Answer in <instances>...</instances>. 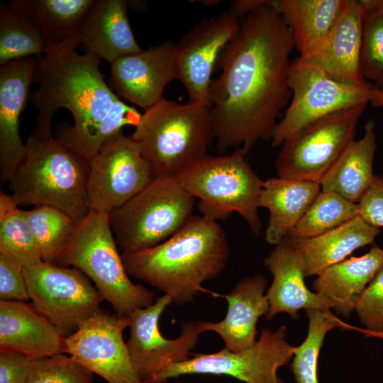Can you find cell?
I'll use <instances>...</instances> for the list:
<instances>
[{
	"mask_svg": "<svg viewBox=\"0 0 383 383\" xmlns=\"http://www.w3.org/2000/svg\"><path fill=\"white\" fill-rule=\"evenodd\" d=\"M264 265L273 275L272 283L266 293L269 303L267 320L279 313H286L297 319L300 309L331 311L318 294L306 286L301 261L287 238L275 245L265 258Z\"/></svg>",
	"mask_w": 383,
	"mask_h": 383,
	"instance_id": "7402d4cb",
	"label": "cell"
},
{
	"mask_svg": "<svg viewBox=\"0 0 383 383\" xmlns=\"http://www.w3.org/2000/svg\"><path fill=\"white\" fill-rule=\"evenodd\" d=\"M370 102L374 107L383 106V90L375 88L371 95Z\"/></svg>",
	"mask_w": 383,
	"mask_h": 383,
	"instance_id": "ee69618b",
	"label": "cell"
},
{
	"mask_svg": "<svg viewBox=\"0 0 383 383\" xmlns=\"http://www.w3.org/2000/svg\"><path fill=\"white\" fill-rule=\"evenodd\" d=\"M366 13H383V0H360Z\"/></svg>",
	"mask_w": 383,
	"mask_h": 383,
	"instance_id": "7bdbcfd3",
	"label": "cell"
},
{
	"mask_svg": "<svg viewBox=\"0 0 383 383\" xmlns=\"http://www.w3.org/2000/svg\"><path fill=\"white\" fill-rule=\"evenodd\" d=\"M360 67L363 77L383 90V13H367L361 47Z\"/></svg>",
	"mask_w": 383,
	"mask_h": 383,
	"instance_id": "8d00e7d4",
	"label": "cell"
},
{
	"mask_svg": "<svg viewBox=\"0 0 383 383\" xmlns=\"http://www.w3.org/2000/svg\"><path fill=\"white\" fill-rule=\"evenodd\" d=\"M0 299L19 301L30 299L23 267L2 255H0Z\"/></svg>",
	"mask_w": 383,
	"mask_h": 383,
	"instance_id": "f35d334b",
	"label": "cell"
},
{
	"mask_svg": "<svg viewBox=\"0 0 383 383\" xmlns=\"http://www.w3.org/2000/svg\"><path fill=\"white\" fill-rule=\"evenodd\" d=\"M306 314L309 318L308 333L304 341L296 346L291 365L296 383H318V356L324 338L331 330H355L367 337H375L365 328L345 323L331 311L308 309Z\"/></svg>",
	"mask_w": 383,
	"mask_h": 383,
	"instance_id": "4dcf8cb0",
	"label": "cell"
},
{
	"mask_svg": "<svg viewBox=\"0 0 383 383\" xmlns=\"http://www.w3.org/2000/svg\"><path fill=\"white\" fill-rule=\"evenodd\" d=\"M346 0H270L291 28L294 44L305 55L317 48L341 16Z\"/></svg>",
	"mask_w": 383,
	"mask_h": 383,
	"instance_id": "f1b7e54d",
	"label": "cell"
},
{
	"mask_svg": "<svg viewBox=\"0 0 383 383\" xmlns=\"http://www.w3.org/2000/svg\"><path fill=\"white\" fill-rule=\"evenodd\" d=\"M240 25L239 18L228 11L200 22L175 43L177 79L185 87L188 101L209 106L208 92L213 72L221 52Z\"/></svg>",
	"mask_w": 383,
	"mask_h": 383,
	"instance_id": "2e32d148",
	"label": "cell"
},
{
	"mask_svg": "<svg viewBox=\"0 0 383 383\" xmlns=\"http://www.w3.org/2000/svg\"><path fill=\"white\" fill-rule=\"evenodd\" d=\"M367 104L319 118L287 139L275 162L279 177L321 180L355 140L358 121Z\"/></svg>",
	"mask_w": 383,
	"mask_h": 383,
	"instance_id": "9c48e42d",
	"label": "cell"
},
{
	"mask_svg": "<svg viewBox=\"0 0 383 383\" xmlns=\"http://www.w3.org/2000/svg\"><path fill=\"white\" fill-rule=\"evenodd\" d=\"M269 0H239L231 4L229 11L237 16L247 14L267 5Z\"/></svg>",
	"mask_w": 383,
	"mask_h": 383,
	"instance_id": "b9f144b4",
	"label": "cell"
},
{
	"mask_svg": "<svg viewBox=\"0 0 383 383\" xmlns=\"http://www.w3.org/2000/svg\"><path fill=\"white\" fill-rule=\"evenodd\" d=\"M358 216V204L335 192L322 191L287 238L304 240L336 228Z\"/></svg>",
	"mask_w": 383,
	"mask_h": 383,
	"instance_id": "836d02e7",
	"label": "cell"
},
{
	"mask_svg": "<svg viewBox=\"0 0 383 383\" xmlns=\"http://www.w3.org/2000/svg\"><path fill=\"white\" fill-rule=\"evenodd\" d=\"M174 45L166 41L115 60L110 64L111 89L145 110L161 101L165 87L177 79Z\"/></svg>",
	"mask_w": 383,
	"mask_h": 383,
	"instance_id": "e0dca14e",
	"label": "cell"
},
{
	"mask_svg": "<svg viewBox=\"0 0 383 383\" xmlns=\"http://www.w3.org/2000/svg\"><path fill=\"white\" fill-rule=\"evenodd\" d=\"M366 16L359 1L346 0L341 16L324 40L297 60L337 82L357 87H370L363 77L360 67Z\"/></svg>",
	"mask_w": 383,
	"mask_h": 383,
	"instance_id": "ac0fdd59",
	"label": "cell"
},
{
	"mask_svg": "<svg viewBox=\"0 0 383 383\" xmlns=\"http://www.w3.org/2000/svg\"><path fill=\"white\" fill-rule=\"evenodd\" d=\"M230 248L218 221L192 216L170 238L148 249L121 254L130 277L143 281L182 306L201 292L202 284L226 268Z\"/></svg>",
	"mask_w": 383,
	"mask_h": 383,
	"instance_id": "7a4b0ae2",
	"label": "cell"
},
{
	"mask_svg": "<svg viewBox=\"0 0 383 383\" xmlns=\"http://www.w3.org/2000/svg\"><path fill=\"white\" fill-rule=\"evenodd\" d=\"M18 206L11 195L0 192V255L26 268L43 260L26 211Z\"/></svg>",
	"mask_w": 383,
	"mask_h": 383,
	"instance_id": "f546056e",
	"label": "cell"
},
{
	"mask_svg": "<svg viewBox=\"0 0 383 383\" xmlns=\"http://www.w3.org/2000/svg\"><path fill=\"white\" fill-rule=\"evenodd\" d=\"M194 199L175 176L152 178L109 214L121 254L148 249L170 238L192 216Z\"/></svg>",
	"mask_w": 383,
	"mask_h": 383,
	"instance_id": "ba28073f",
	"label": "cell"
},
{
	"mask_svg": "<svg viewBox=\"0 0 383 383\" xmlns=\"http://www.w3.org/2000/svg\"><path fill=\"white\" fill-rule=\"evenodd\" d=\"M125 0H94L79 32L84 50L110 64L143 50L135 39Z\"/></svg>",
	"mask_w": 383,
	"mask_h": 383,
	"instance_id": "603a6c76",
	"label": "cell"
},
{
	"mask_svg": "<svg viewBox=\"0 0 383 383\" xmlns=\"http://www.w3.org/2000/svg\"><path fill=\"white\" fill-rule=\"evenodd\" d=\"M141 115L135 108L118 98L106 116L87 133L60 141L89 161L109 140L122 131L124 126H136Z\"/></svg>",
	"mask_w": 383,
	"mask_h": 383,
	"instance_id": "e575fe53",
	"label": "cell"
},
{
	"mask_svg": "<svg viewBox=\"0 0 383 383\" xmlns=\"http://www.w3.org/2000/svg\"><path fill=\"white\" fill-rule=\"evenodd\" d=\"M287 327L263 328L256 343L240 352L223 348L209 354H194L187 360L164 368L150 383H167L187 374L231 376L245 383H284L278 370L293 357L296 346L286 340Z\"/></svg>",
	"mask_w": 383,
	"mask_h": 383,
	"instance_id": "30bf717a",
	"label": "cell"
},
{
	"mask_svg": "<svg viewBox=\"0 0 383 383\" xmlns=\"http://www.w3.org/2000/svg\"><path fill=\"white\" fill-rule=\"evenodd\" d=\"M376 148L375 123L370 118L365 126L363 136L350 143L321 180V190L335 192L357 204L375 177Z\"/></svg>",
	"mask_w": 383,
	"mask_h": 383,
	"instance_id": "4316f807",
	"label": "cell"
},
{
	"mask_svg": "<svg viewBox=\"0 0 383 383\" xmlns=\"http://www.w3.org/2000/svg\"><path fill=\"white\" fill-rule=\"evenodd\" d=\"M47 41L39 28L9 4L0 8V66L11 61L43 55Z\"/></svg>",
	"mask_w": 383,
	"mask_h": 383,
	"instance_id": "d6a6232c",
	"label": "cell"
},
{
	"mask_svg": "<svg viewBox=\"0 0 383 383\" xmlns=\"http://www.w3.org/2000/svg\"><path fill=\"white\" fill-rule=\"evenodd\" d=\"M27 383H94L93 373L70 355L35 359Z\"/></svg>",
	"mask_w": 383,
	"mask_h": 383,
	"instance_id": "d590c367",
	"label": "cell"
},
{
	"mask_svg": "<svg viewBox=\"0 0 383 383\" xmlns=\"http://www.w3.org/2000/svg\"><path fill=\"white\" fill-rule=\"evenodd\" d=\"M321 190L316 182L272 177L264 181L259 206L269 211L265 240L277 245L286 239Z\"/></svg>",
	"mask_w": 383,
	"mask_h": 383,
	"instance_id": "d4e9b609",
	"label": "cell"
},
{
	"mask_svg": "<svg viewBox=\"0 0 383 383\" xmlns=\"http://www.w3.org/2000/svg\"><path fill=\"white\" fill-rule=\"evenodd\" d=\"M355 311L365 329L383 339V265L363 291Z\"/></svg>",
	"mask_w": 383,
	"mask_h": 383,
	"instance_id": "74e56055",
	"label": "cell"
},
{
	"mask_svg": "<svg viewBox=\"0 0 383 383\" xmlns=\"http://www.w3.org/2000/svg\"><path fill=\"white\" fill-rule=\"evenodd\" d=\"M358 204V216L369 225L383 227V175H375L373 182Z\"/></svg>",
	"mask_w": 383,
	"mask_h": 383,
	"instance_id": "ab89813d",
	"label": "cell"
},
{
	"mask_svg": "<svg viewBox=\"0 0 383 383\" xmlns=\"http://www.w3.org/2000/svg\"><path fill=\"white\" fill-rule=\"evenodd\" d=\"M94 0H13L8 4L30 19L55 47L81 44L79 32Z\"/></svg>",
	"mask_w": 383,
	"mask_h": 383,
	"instance_id": "83f0119b",
	"label": "cell"
},
{
	"mask_svg": "<svg viewBox=\"0 0 383 383\" xmlns=\"http://www.w3.org/2000/svg\"><path fill=\"white\" fill-rule=\"evenodd\" d=\"M383 265V250L372 247L325 269L313 282L316 293L330 310L349 318L363 291Z\"/></svg>",
	"mask_w": 383,
	"mask_h": 383,
	"instance_id": "cb8c5ba5",
	"label": "cell"
},
{
	"mask_svg": "<svg viewBox=\"0 0 383 383\" xmlns=\"http://www.w3.org/2000/svg\"><path fill=\"white\" fill-rule=\"evenodd\" d=\"M23 271L31 304L64 338L102 311V295L79 270L42 261Z\"/></svg>",
	"mask_w": 383,
	"mask_h": 383,
	"instance_id": "8fae6325",
	"label": "cell"
},
{
	"mask_svg": "<svg viewBox=\"0 0 383 383\" xmlns=\"http://www.w3.org/2000/svg\"><path fill=\"white\" fill-rule=\"evenodd\" d=\"M10 188L17 205L47 206L79 223L90 211L87 196L89 161L54 138L35 128Z\"/></svg>",
	"mask_w": 383,
	"mask_h": 383,
	"instance_id": "277c9868",
	"label": "cell"
},
{
	"mask_svg": "<svg viewBox=\"0 0 383 383\" xmlns=\"http://www.w3.org/2000/svg\"><path fill=\"white\" fill-rule=\"evenodd\" d=\"M26 216L43 262L57 265L76 232L77 223L60 209L43 206Z\"/></svg>",
	"mask_w": 383,
	"mask_h": 383,
	"instance_id": "1f68e13d",
	"label": "cell"
},
{
	"mask_svg": "<svg viewBox=\"0 0 383 383\" xmlns=\"http://www.w3.org/2000/svg\"><path fill=\"white\" fill-rule=\"evenodd\" d=\"M65 340L32 304L0 301V351L40 359L65 354Z\"/></svg>",
	"mask_w": 383,
	"mask_h": 383,
	"instance_id": "44dd1931",
	"label": "cell"
},
{
	"mask_svg": "<svg viewBox=\"0 0 383 383\" xmlns=\"http://www.w3.org/2000/svg\"><path fill=\"white\" fill-rule=\"evenodd\" d=\"M291 28L270 5L247 14L221 52L208 92L212 136L220 154L247 155L260 140H271L277 118L290 97Z\"/></svg>",
	"mask_w": 383,
	"mask_h": 383,
	"instance_id": "6da1fadb",
	"label": "cell"
},
{
	"mask_svg": "<svg viewBox=\"0 0 383 383\" xmlns=\"http://www.w3.org/2000/svg\"><path fill=\"white\" fill-rule=\"evenodd\" d=\"M379 229L359 216L323 234L304 240L287 238L296 250L305 277L318 275L327 267L345 260L354 250L374 242Z\"/></svg>",
	"mask_w": 383,
	"mask_h": 383,
	"instance_id": "484cf974",
	"label": "cell"
},
{
	"mask_svg": "<svg viewBox=\"0 0 383 383\" xmlns=\"http://www.w3.org/2000/svg\"><path fill=\"white\" fill-rule=\"evenodd\" d=\"M241 150L227 155H206L176 175L179 184L198 198L201 216L218 221L238 213L252 232L259 235L262 223L258 209L264 181L258 177Z\"/></svg>",
	"mask_w": 383,
	"mask_h": 383,
	"instance_id": "8992f818",
	"label": "cell"
},
{
	"mask_svg": "<svg viewBox=\"0 0 383 383\" xmlns=\"http://www.w3.org/2000/svg\"><path fill=\"white\" fill-rule=\"evenodd\" d=\"M109 214L90 210L77 223L58 265L79 270L94 283L115 313L129 317L136 309L152 305L155 295L130 279L110 227Z\"/></svg>",
	"mask_w": 383,
	"mask_h": 383,
	"instance_id": "52a82bcc",
	"label": "cell"
},
{
	"mask_svg": "<svg viewBox=\"0 0 383 383\" xmlns=\"http://www.w3.org/2000/svg\"><path fill=\"white\" fill-rule=\"evenodd\" d=\"M76 48L47 45L35 77L39 87L30 98L38 110L35 128L39 131H51L52 118L59 109L72 113L74 124L62 123L56 129L60 140L87 133L118 99L104 81L100 59L91 53L79 55Z\"/></svg>",
	"mask_w": 383,
	"mask_h": 383,
	"instance_id": "3957f363",
	"label": "cell"
},
{
	"mask_svg": "<svg viewBox=\"0 0 383 383\" xmlns=\"http://www.w3.org/2000/svg\"><path fill=\"white\" fill-rule=\"evenodd\" d=\"M87 196L90 210L109 213L145 188L151 167L138 144L123 131L89 160Z\"/></svg>",
	"mask_w": 383,
	"mask_h": 383,
	"instance_id": "4fadbf2b",
	"label": "cell"
},
{
	"mask_svg": "<svg viewBox=\"0 0 383 383\" xmlns=\"http://www.w3.org/2000/svg\"><path fill=\"white\" fill-rule=\"evenodd\" d=\"M129 325L130 317L102 310L65 338V353L108 383H144L123 340Z\"/></svg>",
	"mask_w": 383,
	"mask_h": 383,
	"instance_id": "5bb4252c",
	"label": "cell"
},
{
	"mask_svg": "<svg viewBox=\"0 0 383 383\" xmlns=\"http://www.w3.org/2000/svg\"><path fill=\"white\" fill-rule=\"evenodd\" d=\"M172 304V297L164 294L129 316L130 337L126 344L133 366L144 383H150L167 366L189 359L191 350L204 333L201 321H191L182 324L177 338L163 337L159 319Z\"/></svg>",
	"mask_w": 383,
	"mask_h": 383,
	"instance_id": "9a60e30c",
	"label": "cell"
},
{
	"mask_svg": "<svg viewBox=\"0 0 383 383\" xmlns=\"http://www.w3.org/2000/svg\"><path fill=\"white\" fill-rule=\"evenodd\" d=\"M38 60L29 57L0 66V180L13 177L26 147L19 132L20 116L35 82Z\"/></svg>",
	"mask_w": 383,
	"mask_h": 383,
	"instance_id": "d6986e66",
	"label": "cell"
},
{
	"mask_svg": "<svg viewBox=\"0 0 383 383\" xmlns=\"http://www.w3.org/2000/svg\"><path fill=\"white\" fill-rule=\"evenodd\" d=\"M267 279L260 274L245 277L239 280L226 294L216 296L225 298L228 311L225 318L218 322L201 321L205 332L213 331L223 340L225 348L240 352L256 343L257 323L266 316L269 303L265 290Z\"/></svg>",
	"mask_w": 383,
	"mask_h": 383,
	"instance_id": "ffe728a7",
	"label": "cell"
},
{
	"mask_svg": "<svg viewBox=\"0 0 383 383\" xmlns=\"http://www.w3.org/2000/svg\"><path fill=\"white\" fill-rule=\"evenodd\" d=\"M289 85L292 99L277 123L272 146L279 147L303 128L338 111L370 102L375 89L333 80L317 69L292 61Z\"/></svg>",
	"mask_w": 383,
	"mask_h": 383,
	"instance_id": "7c38bea8",
	"label": "cell"
},
{
	"mask_svg": "<svg viewBox=\"0 0 383 383\" xmlns=\"http://www.w3.org/2000/svg\"><path fill=\"white\" fill-rule=\"evenodd\" d=\"M130 136L149 162L152 178L175 176L207 155L213 138L210 107L163 98L145 110Z\"/></svg>",
	"mask_w": 383,
	"mask_h": 383,
	"instance_id": "5b68a950",
	"label": "cell"
},
{
	"mask_svg": "<svg viewBox=\"0 0 383 383\" xmlns=\"http://www.w3.org/2000/svg\"><path fill=\"white\" fill-rule=\"evenodd\" d=\"M35 359L0 351V383H27Z\"/></svg>",
	"mask_w": 383,
	"mask_h": 383,
	"instance_id": "60d3db41",
	"label": "cell"
}]
</instances>
